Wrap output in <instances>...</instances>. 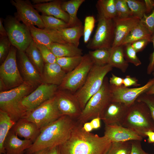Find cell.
Masks as SVG:
<instances>
[{"mask_svg":"<svg viewBox=\"0 0 154 154\" xmlns=\"http://www.w3.org/2000/svg\"><path fill=\"white\" fill-rule=\"evenodd\" d=\"M3 22L12 45L18 50L25 52L33 39L29 28L14 16H7Z\"/></svg>","mask_w":154,"mask_h":154,"instance_id":"cell-7","label":"cell"},{"mask_svg":"<svg viewBox=\"0 0 154 154\" xmlns=\"http://www.w3.org/2000/svg\"><path fill=\"white\" fill-rule=\"evenodd\" d=\"M131 141L112 142L106 154H130Z\"/></svg>","mask_w":154,"mask_h":154,"instance_id":"cell-36","label":"cell"},{"mask_svg":"<svg viewBox=\"0 0 154 154\" xmlns=\"http://www.w3.org/2000/svg\"><path fill=\"white\" fill-rule=\"evenodd\" d=\"M83 56L57 57V63L67 73L72 71L80 63Z\"/></svg>","mask_w":154,"mask_h":154,"instance_id":"cell-33","label":"cell"},{"mask_svg":"<svg viewBox=\"0 0 154 154\" xmlns=\"http://www.w3.org/2000/svg\"><path fill=\"white\" fill-rule=\"evenodd\" d=\"M110 55L108 64L112 67L120 70L123 72H126L129 66L124 56L123 46L120 45L110 49Z\"/></svg>","mask_w":154,"mask_h":154,"instance_id":"cell-27","label":"cell"},{"mask_svg":"<svg viewBox=\"0 0 154 154\" xmlns=\"http://www.w3.org/2000/svg\"><path fill=\"white\" fill-rule=\"evenodd\" d=\"M28 27L35 42L37 44L44 45L50 49L51 44L54 42L50 35L44 29H40L33 25Z\"/></svg>","mask_w":154,"mask_h":154,"instance_id":"cell-31","label":"cell"},{"mask_svg":"<svg viewBox=\"0 0 154 154\" xmlns=\"http://www.w3.org/2000/svg\"><path fill=\"white\" fill-rule=\"evenodd\" d=\"M145 93L148 94H154V84Z\"/></svg>","mask_w":154,"mask_h":154,"instance_id":"cell-57","label":"cell"},{"mask_svg":"<svg viewBox=\"0 0 154 154\" xmlns=\"http://www.w3.org/2000/svg\"><path fill=\"white\" fill-rule=\"evenodd\" d=\"M96 20L93 16L89 15L86 17L83 26V40L85 43L89 41L95 27Z\"/></svg>","mask_w":154,"mask_h":154,"instance_id":"cell-40","label":"cell"},{"mask_svg":"<svg viewBox=\"0 0 154 154\" xmlns=\"http://www.w3.org/2000/svg\"><path fill=\"white\" fill-rule=\"evenodd\" d=\"M12 44L8 37L0 38V62L1 64L8 55Z\"/></svg>","mask_w":154,"mask_h":154,"instance_id":"cell-41","label":"cell"},{"mask_svg":"<svg viewBox=\"0 0 154 154\" xmlns=\"http://www.w3.org/2000/svg\"><path fill=\"white\" fill-rule=\"evenodd\" d=\"M33 143L30 140L20 139L11 129L5 139L3 147L6 154H24Z\"/></svg>","mask_w":154,"mask_h":154,"instance_id":"cell-21","label":"cell"},{"mask_svg":"<svg viewBox=\"0 0 154 154\" xmlns=\"http://www.w3.org/2000/svg\"><path fill=\"white\" fill-rule=\"evenodd\" d=\"M125 58L128 62L133 64L135 66H139L141 62L137 55V52L132 46L131 44L123 46Z\"/></svg>","mask_w":154,"mask_h":154,"instance_id":"cell-39","label":"cell"},{"mask_svg":"<svg viewBox=\"0 0 154 154\" xmlns=\"http://www.w3.org/2000/svg\"><path fill=\"white\" fill-rule=\"evenodd\" d=\"M121 125L142 137L145 132L154 131V121L149 109L144 102L136 100L128 108Z\"/></svg>","mask_w":154,"mask_h":154,"instance_id":"cell-4","label":"cell"},{"mask_svg":"<svg viewBox=\"0 0 154 154\" xmlns=\"http://www.w3.org/2000/svg\"><path fill=\"white\" fill-rule=\"evenodd\" d=\"M61 116L54 96L28 112L23 118L35 123L41 131Z\"/></svg>","mask_w":154,"mask_h":154,"instance_id":"cell-10","label":"cell"},{"mask_svg":"<svg viewBox=\"0 0 154 154\" xmlns=\"http://www.w3.org/2000/svg\"><path fill=\"white\" fill-rule=\"evenodd\" d=\"M58 89L57 86L42 83L23 99L22 105L27 113L54 97Z\"/></svg>","mask_w":154,"mask_h":154,"instance_id":"cell-13","label":"cell"},{"mask_svg":"<svg viewBox=\"0 0 154 154\" xmlns=\"http://www.w3.org/2000/svg\"><path fill=\"white\" fill-rule=\"evenodd\" d=\"M129 107L123 103L111 101L104 110L100 118L106 125H121Z\"/></svg>","mask_w":154,"mask_h":154,"instance_id":"cell-19","label":"cell"},{"mask_svg":"<svg viewBox=\"0 0 154 154\" xmlns=\"http://www.w3.org/2000/svg\"><path fill=\"white\" fill-rule=\"evenodd\" d=\"M17 50L12 45L8 55L0 66V82L4 85L6 91L16 87L24 82L17 64Z\"/></svg>","mask_w":154,"mask_h":154,"instance_id":"cell-9","label":"cell"},{"mask_svg":"<svg viewBox=\"0 0 154 154\" xmlns=\"http://www.w3.org/2000/svg\"><path fill=\"white\" fill-rule=\"evenodd\" d=\"M141 142L139 141H131L132 148L130 154H151L143 150Z\"/></svg>","mask_w":154,"mask_h":154,"instance_id":"cell-46","label":"cell"},{"mask_svg":"<svg viewBox=\"0 0 154 154\" xmlns=\"http://www.w3.org/2000/svg\"><path fill=\"white\" fill-rule=\"evenodd\" d=\"M140 21L152 35L154 34V9L149 14H145Z\"/></svg>","mask_w":154,"mask_h":154,"instance_id":"cell-44","label":"cell"},{"mask_svg":"<svg viewBox=\"0 0 154 154\" xmlns=\"http://www.w3.org/2000/svg\"><path fill=\"white\" fill-rule=\"evenodd\" d=\"M136 100L147 104L154 121V94H148L144 93L139 96Z\"/></svg>","mask_w":154,"mask_h":154,"instance_id":"cell-43","label":"cell"},{"mask_svg":"<svg viewBox=\"0 0 154 154\" xmlns=\"http://www.w3.org/2000/svg\"><path fill=\"white\" fill-rule=\"evenodd\" d=\"M44 29L50 35L54 42L70 43L77 47L79 45L80 39L83 35L82 25L59 30Z\"/></svg>","mask_w":154,"mask_h":154,"instance_id":"cell-16","label":"cell"},{"mask_svg":"<svg viewBox=\"0 0 154 154\" xmlns=\"http://www.w3.org/2000/svg\"><path fill=\"white\" fill-rule=\"evenodd\" d=\"M131 12L132 16L141 20L146 14V9L143 1L125 0Z\"/></svg>","mask_w":154,"mask_h":154,"instance_id":"cell-37","label":"cell"},{"mask_svg":"<svg viewBox=\"0 0 154 154\" xmlns=\"http://www.w3.org/2000/svg\"><path fill=\"white\" fill-rule=\"evenodd\" d=\"M113 20L114 23V29L112 47L121 45L130 32L140 21L133 17L124 19L116 17Z\"/></svg>","mask_w":154,"mask_h":154,"instance_id":"cell-20","label":"cell"},{"mask_svg":"<svg viewBox=\"0 0 154 154\" xmlns=\"http://www.w3.org/2000/svg\"><path fill=\"white\" fill-rule=\"evenodd\" d=\"M17 59L20 72L24 81L38 85L43 83L41 75L29 60L25 52L17 50Z\"/></svg>","mask_w":154,"mask_h":154,"instance_id":"cell-17","label":"cell"},{"mask_svg":"<svg viewBox=\"0 0 154 154\" xmlns=\"http://www.w3.org/2000/svg\"><path fill=\"white\" fill-rule=\"evenodd\" d=\"M50 49L57 57L82 56V49L71 44L52 42Z\"/></svg>","mask_w":154,"mask_h":154,"instance_id":"cell-26","label":"cell"},{"mask_svg":"<svg viewBox=\"0 0 154 154\" xmlns=\"http://www.w3.org/2000/svg\"><path fill=\"white\" fill-rule=\"evenodd\" d=\"M112 68L108 64L103 66L94 65L83 85L74 93L82 111L90 99L100 89L106 75Z\"/></svg>","mask_w":154,"mask_h":154,"instance_id":"cell-6","label":"cell"},{"mask_svg":"<svg viewBox=\"0 0 154 154\" xmlns=\"http://www.w3.org/2000/svg\"><path fill=\"white\" fill-rule=\"evenodd\" d=\"M140 85L138 83L137 80L135 77L127 76L123 78V86L125 87H128L131 86H137Z\"/></svg>","mask_w":154,"mask_h":154,"instance_id":"cell-48","label":"cell"},{"mask_svg":"<svg viewBox=\"0 0 154 154\" xmlns=\"http://www.w3.org/2000/svg\"><path fill=\"white\" fill-rule=\"evenodd\" d=\"M145 137H147L148 142L149 143H154V131L149 130L145 133Z\"/></svg>","mask_w":154,"mask_h":154,"instance_id":"cell-53","label":"cell"},{"mask_svg":"<svg viewBox=\"0 0 154 154\" xmlns=\"http://www.w3.org/2000/svg\"><path fill=\"white\" fill-rule=\"evenodd\" d=\"M117 18H126L132 17L125 0H115Z\"/></svg>","mask_w":154,"mask_h":154,"instance_id":"cell-38","label":"cell"},{"mask_svg":"<svg viewBox=\"0 0 154 154\" xmlns=\"http://www.w3.org/2000/svg\"><path fill=\"white\" fill-rule=\"evenodd\" d=\"M101 119L100 117H98L94 118L90 121L93 129H97L100 127Z\"/></svg>","mask_w":154,"mask_h":154,"instance_id":"cell-52","label":"cell"},{"mask_svg":"<svg viewBox=\"0 0 154 154\" xmlns=\"http://www.w3.org/2000/svg\"><path fill=\"white\" fill-rule=\"evenodd\" d=\"M85 1V0L62 1L61 4L62 9L69 16V21L68 23L69 27L82 25L77 16V13L79 8Z\"/></svg>","mask_w":154,"mask_h":154,"instance_id":"cell-25","label":"cell"},{"mask_svg":"<svg viewBox=\"0 0 154 154\" xmlns=\"http://www.w3.org/2000/svg\"><path fill=\"white\" fill-rule=\"evenodd\" d=\"M94 65L89 54L82 56L79 65L72 71L66 73L58 89L76 92L83 85L90 70Z\"/></svg>","mask_w":154,"mask_h":154,"instance_id":"cell-8","label":"cell"},{"mask_svg":"<svg viewBox=\"0 0 154 154\" xmlns=\"http://www.w3.org/2000/svg\"><path fill=\"white\" fill-rule=\"evenodd\" d=\"M152 35L144 24L140 21L131 31L122 42L121 45L131 44L143 38H151Z\"/></svg>","mask_w":154,"mask_h":154,"instance_id":"cell-28","label":"cell"},{"mask_svg":"<svg viewBox=\"0 0 154 154\" xmlns=\"http://www.w3.org/2000/svg\"><path fill=\"white\" fill-rule=\"evenodd\" d=\"M154 84V78L150 79L143 86L138 88H129L123 85L117 87L110 85L112 101L123 103L129 107L141 94L146 92Z\"/></svg>","mask_w":154,"mask_h":154,"instance_id":"cell-14","label":"cell"},{"mask_svg":"<svg viewBox=\"0 0 154 154\" xmlns=\"http://www.w3.org/2000/svg\"><path fill=\"white\" fill-rule=\"evenodd\" d=\"M151 42V39L143 38L133 42L131 44L137 53L142 51L148 44Z\"/></svg>","mask_w":154,"mask_h":154,"instance_id":"cell-45","label":"cell"},{"mask_svg":"<svg viewBox=\"0 0 154 154\" xmlns=\"http://www.w3.org/2000/svg\"><path fill=\"white\" fill-rule=\"evenodd\" d=\"M32 154H60L59 146H56L43 149Z\"/></svg>","mask_w":154,"mask_h":154,"instance_id":"cell-47","label":"cell"},{"mask_svg":"<svg viewBox=\"0 0 154 154\" xmlns=\"http://www.w3.org/2000/svg\"><path fill=\"white\" fill-rule=\"evenodd\" d=\"M36 44L45 64L56 62V57L50 49L44 45L39 44Z\"/></svg>","mask_w":154,"mask_h":154,"instance_id":"cell-42","label":"cell"},{"mask_svg":"<svg viewBox=\"0 0 154 154\" xmlns=\"http://www.w3.org/2000/svg\"><path fill=\"white\" fill-rule=\"evenodd\" d=\"M151 42L153 44L154 50L153 53L150 55L149 62L147 68V72L148 74L153 73H154V34L152 36Z\"/></svg>","mask_w":154,"mask_h":154,"instance_id":"cell-49","label":"cell"},{"mask_svg":"<svg viewBox=\"0 0 154 154\" xmlns=\"http://www.w3.org/2000/svg\"><path fill=\"white\" fill-rule=\"evenodd\" d=\"M83 125L77 122L69 138L59 146L60 154H106L111 141L85 131Z\"/></svg>","mask_w":154,"mask_h":154,"instance_id":"cell-1","label":"cell"},{"mask_svg":"<svg viewBox=\"0 0 154 154\" xmlns=\"http://www.w3.org/2000/svg\"><path fill=\"white\" fill-rule=\"evenodd\" d=\"M11 129L18 137L30 140L33 143L40 132L35 123L24 118L18 121Z\"/></svg>","mask_w":154,"mask_h":154,"instance_id":"cell-22","label":"cell"},{"mask_svg":"<svg viewBox=\"0 0 154 154\" xmlns=\"http://www.w3.org/2000/svg\"><path fill=\"white\" fill-rule=\"evenodd\" d=\"M0 154H6V153H0Z\"/></svg>","mask_w":154,"mask_h":154,"instance_id":"cell-58","label":"cell"},{"mask_svg":"<svg viewBox=\"0 0 154 154\" xmlns=\"http://www.w3.org/2000/svg\"><path fill=\"white\" fill-rule=\"evenodd\" d=\"M66 74L56 62L45 64L42 74L43 83L58 86L62 82Z\"/></svg>","mask_w":154,"mask_h":154,"instance_id":"cell-24","label":"cell"},{"mask_svg":"<svg viewBox=\"0 0 154 154\" xmlns=\"http://www.w3.org/2000/svg\"><path fill=\"white\" fill-rule=\"evenodd\" d=\"M83 128L85 131L88 132H90L93 129L90 122L84 123L83 125Z\"/></svg>","mask_w":154,"mask_h":154,"instance_id":"cell-55","label":"cell"},{"mask_svg":"<svg viewBox=\"0 0 154 154\" xmlns=\"http://www.w3.org/2000/svg\"><path fill=\"white\" fill-rule=\"evenodd\" d=\"M143 1L146 9V14L150 13L154 9V0H145Z\"/></svg>","mask_w":154,"mask_h":154,"instance_id":"cell-51","label":"cell"},{"mask_svg":"<svg viewBox=\"0 0 154 154\" xmlns=\"http://www.w3.org/2000/svg\"><path fill=\"white\" fill-rule=\"evenodd\" d=\"M111 101L110 84L108 78L106 77L100 89L88 101L76 121L83 124L95 118H100L106 108Z\"/></svg>","mask_w":154,"mask_h":154,"instance_id":"cell-5","label":"cell"},{"mask_svg":"<svg viewBox=\"0 0 154 154\" xmlns=\"http://www.w3.org/2000/svg\"></svg>","mask_w":154,"mask_h":154,"instance_id":"cell-59","label":"cell"},{"mask_svg":"<svg viewBox=\"0 0 154 154\" xmlns=\"http://www.w3.org/2000/svg\"><path fill=\"white\" fill-rule=\"evenodd\" d=\"M54 96L61 116H66L76 120L82 110L74 94L66 90L58 89Z\"/></svg>","mask_w":154,"mask_h":154,"instance_id":"cell-15","label":"cell"},{"mask_svg":"<svg viewBox=\"0 0 154 154\" xmlns=\"http://www.w3.org/2000/svg\"><path fill=\"white\" fill-rule=\"evenodd\" d=\"M97 27L94 36L87 46L93 50L101 48H110L114 36V25L113 19L98 14Z\"/></svg>","mask_w":154,"mask_h":154,"instance_id":"cell-11","label":"cell"},{"mask_svg":"<svg viewBox=\"0 0 154 154\" xmlns=\"http://www.w3.org/2000/svg\"><path fill=\"white\" fill-rule=\"evenodd\" d=\"M41 17L44 28L59 30L69 27L68 23L60 19L52 16L42 14Z\"/></svg>","mask_w":154,"mask_h":154,"instance_id":"cell-35","label":"cell"},{"mask_svg":"<svg viewBox=\"0 0 154 154\" xmlns=\"http://www.w3.org/2000/svg\"><path fill=\"white\" fill-rule=\"evenodd\" d=\"M96 7L98 14L105 18L113 19L117 17L115 0H99Z\"/></svg>","mask_w":154,"mask_h":154,"instance_id":"cell-32","label":"cell"},{"mask_svg":"<svg viewBox=\"0 0 154 154\" xmlns=\"http://www.w3.org/2000/svg\"><path fill=\"white\" fill-rule=\"evenodd\" d=\"M53 0H32L31 1L33 5L48 3Z\"/></svg>","mask_w":154,"mask_h":154,"instance_id":"cell-56","label":"cell"},{"mask_svg":"<svg viewBox=\"0 0 154 154\" xmlns=\"http://www.w3.org/2000/svg\"><path fill=\"white\" fill-rule=\"evenodd\" d=\"M76 120L66 116H62L42 129L26 154H32L45 148L59 146L70 137L77 124Z\"/></svg>","mask_w":154,"mask_h":154,"instance_id":"cell-2","label":"cell"},{"mask_svg":"<svg viewBox=\"0 0 154 154\" xmlns=\"http://www.w3.org/2000/svg\"><path fill=\"white\" fill-rule=\"evenodd\" d=\"M16 123L7 113L0 110V153H5L3 147L4 141Z\"/></svg>","mask_w":154,"mask_h":154,"instance_id":"cell-30","label":"cell"},{"mask_svg":"<svg viewBox=\"0 0 154 154\" xmlns=\"http://www.w3.org/2000/svg\"><path fill=\"white\" fill-rule=\"evenodd\" d=\"M123 78L117 76L112 74L109 82L110 85L120 87L123 85Z\"/></svg>","mask_w":154,"mask_h":154,"instance_id":"cell-50","label":"cell"},{"mask_svg":"<svg viewBox=\"0 0 154 154\" xmlns=\"http://www.w3.org/2000/svg\"><path fill=\"white\" fill-rule=\"evenodd\" d=\"M3 21L2 18H0V36L1 37H8L6 31L3 25Z\"/></svg>","mask_w":154,"mask_h":154,"instance_id":"cell-54","label":"cell"},{"mask_svg":"<svg viewBox=\"0 0 154 154\" xmlns=\"http://www.w3.org/2000/svg\"><path fill=\"white\" fill-rule=\"evenodd\" d=\"M110 49L101 48L89 51L88 54L94 64L103 66L108 64Z\"/></svg>","mask_w":154,"mask_h":154,"instance_id":"cell-34","label":"cell"},{"mask_svg":"<svg viewBox=\"0 0 154 154\" xmlns=\"http://www.w3.org/2000/svg\"><path fill=\"white\" fill-rule=\"evenodd\" d=\"M39 85L24 81L16 87L0 92V110L7 113L16 122L27 113L22 105V100Z\"/></svg>","mask_w":154,"mask_h":154,"instance_id":"cell-3","label":"cell"},{"mask_svg":"<svg viewBox=\"0 0 154 154\" xmlns=\"http://www.w3.org/2000/svg\"><path fill=\"white\" fill-rule=\"evenodd\" d=\"M25 52L29 60L42 76L45 63L33 39Z\"/></svg>","mask_w":154,"mask_h":154,"instance_id":"cell-29","label":"cell"},{"mask_svg":"<svg viewBox=\"0 0 154 154\" xmlns=\"http://www.w3.org/2000/svg\"><path fill=\"white\" fill-rule=\"evenodd\" d=\"M104 136L112 142L141 141L143 138L131 129L117 124H105Z\"/></svg>","mask_w":154,"mask_h":154,"instance_id":"cell-18","label":"cell"},{"mask_svg":"<svg viewBox=\"0 0 154 154\" xmlns=\"http://www.w3.org/2000/svg\"><path fill=\"white\" fill-rule=\"evenodd\" d=\"M63 1L53 0L47 3L33 5L35 8L42 14L52 16L68 23L69 17L68 14L62 9Z\"/></svg>","mask_w":154,"mask_h":154,"instance_id":"cell-23","label":"cell"},{"mask_svg":"<svg viewBox=\"0 0 154 154\" xmlns=\"http://www.w3.org/2000/svg\"><path fill=\"white\" fill-rule=\"evenodd\" d=\"M11 4L16 9L14 16L27 27L36 26L39 28L44 29V26L41 15L28 0H11Z\"/></svg>","mask_w":154,"mask_h":154,"instance_id":"cell-12","label":"cell"}]
</instances>
